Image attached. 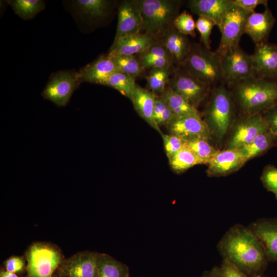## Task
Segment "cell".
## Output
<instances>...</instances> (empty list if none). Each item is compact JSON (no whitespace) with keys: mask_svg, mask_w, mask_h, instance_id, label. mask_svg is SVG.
<instances>
[{"mask_svg":"<svg viewBox=\"0 0 277 277\" xmlns=\"http://www.w3.org/2000/svg\"><path fill=\"white\" fill-rule=\"evenodd\" d=\"M217 249L223 259L249 277L262 274L269 262L261 242L248 227L241 224L230 228L219 242Z\"/></svg>","mask_w":277,"mask_h":277,"instance_id":"6da1fadb","label":"cell"},{"mask_svg":"<svg viewBox=\"0 0 277 277\" xmlns=\"http://www.w3.org/2000/svg\"><path fill=\"white\" fill-rule=\"evenodd\" d=\"M242 115L262 114L277 102V82L255 75L231 86Z\"/></svg>","mask_w":277,"mask_h":277,"instance_id":"7a4b0ae2","label":"cell"},{"mask_svg":"<svg viewBox=\"0 0 277 277\" xmlns=\"http://www.w3.org/2000/svg\"><path fill=\"white\" fill-rule=\"evenodd\" d=\"M225 85L222 83L211 90L203 112V120L212 136L219 142L229 132L235 119V105L230 90Z\"/></svg>","mask_w":277,"mask_h":277,"instance_id":"3957f363","label":"cell"},{"mask_svg":"<svg viewBox=\"0 0 277 277\" xmlns=\"http://www.w3.org/2000/svg\"><path fill=\"white\" fill-rule=\"evenodd\" d=\"M143 18L141 32L161 39L173 25L179 11L182 1L137 0Z\"/></svg>","mask_w":277,"mask_h":277,"instance_id":"277c9868","label":"cell"},{"mask_svg":"<svg viewBox=\"0 0 277 277\" xmlns=\"http://www.w3.org/2000/svg\"><path fill=\"white\" fill-rule=\"evenodd\" d=\"M181 66L211 87L224 83L220 56L202 44L191 43L187 57Z\"/></svg>","mask_w":277,"mask_h":277,"instance_id":"5b68a950","label":"cell"},{"mask_svg":"<svg viewBox=\"0 0 277 277\" xmlns=\"http://www.w3.org/2000/svg\"><path fill=\"white\" fill-rule=\"evenodd\" d=\"M26 259L29 277H52L63 261L60 250L45 243L32 244L26 252Z\"/></svg>","mask_w":277,"mask_h":277,"instance_id":"8992f818","label":"cell"},{"mask_svg":"<svg viewBox=\"0 0 277 277\" xmlns=\"http://www.w3.org/2000/svg\"><path fill=\"white\" fill-rule=\"evenodd\" d=\"M168 86L196 109L211 91V86L200 80L183 66L174 68Z\"/></svg>","mask_w":277,"mask_h":277,"instance_id":"52a82bcc","label":"cell"},{"mask_svg":"<svg viewBox=\"0 0 277 277\" xmlns=\"http://www.w3.org/2000/svg\"><path fill=\"white\" fill-rule=\"evenodd\" d=\"M224 83L231 87L256 75L251 55L238 45L220 56Z\"/></svg>","mask_w":277,"mask_h":277,"instance_id":"ba28073f","label":"cell"},{"mask_svg":"<svg viewBox=\"0 0 277 277\" xmlns=\"http://www.w3.org/2000/svg\"><path fill=\"white\" fill-rule=\"evenodd\" d=\"M230 130L225 149H239L269 129L262 114H256L242 115L235 118Z\"/></svg>","mask_w":277,"mask_h":277,"instance_id":"9c48e42d","label":"cell"},{"mask_svg":"<svg viewBox=\"0 0 277 277\" xmlns=\"http://www.w3.org/2000/svg\"><path fill=\"white\" fill-rule=\"evenodd\" d=\"M250 13L234 4L227 13L219 27L221 37L215 52L220 56L239 45L246 19Z\"/></svg>","mask_w":277,"mask_h":277,"instance_id":"30bf717a","label":"cell"},{"mask_svg":"<svg viewBox=\"0 0 277 277\" xmlns=\"http://www.w3.org/2000/svg\"><path fill=\"white\" fill-rule=\"evenodd\" d=\"M80 83L77 72L60 71L51 77L42 92V96L57 106H65Z\"/></svg>","mask_w":277,"mask_h":277,"instance_id":"8fae6325","label":"cell"},{"mask_svg":"<svg viewBox=\"0 0 277 277\" xmlns=\"http://www.w3.org/2000/svg\"><path fill=\"white\" fill-rule=\"evenodd\" d=\"M98 253L85 251L63 260L58 268L60 277H98Z\"/></svg>","mask_w":277,"mask_h":277,"instance_id":"7c38bea8","label":"cell"},{"mask_svg":"<svg viewBox=\"0 0 277 277\" xmlns=\"http://www.w3.org/2000/svg\"><path fill=\"white\" fill-rule=\"evenodd\" d=\"M142 26L143 18L137 0L122 1L118 7L117 29L111 47L124 37L141 32Z\"/></svg>","mask_w":277,"mask_h":277,"instance_id":"4fadbf2b","label":"cell"},{"mask_svg":"<svg viewBox=\"0 0 277 277\" xmlns=\"http://www.w3.org/2000/svg\"><path fill=\"white\" fill-rule=\"evenodd\" d=\"M247 162L240 149L217 150L207 164L210 177L227 176L241 169Z\"/></svg>","mask_w":277,"mask_h":277,"instance_id":"5bb4252c","label":"cell"},{"mask_svg":"<svg viewBox=\"0 0 277 277\" xmlns=\"http://www.w3.org/2000/svg\"><path fill=\"white\" fill-rule=\"evenodd\" d=\"M256 75L266 79H277V44L263 42L255 45L251 54Z\"/></svg>","mask_w":277,"mask_h":277,"instance_id":"9a60e30c","label":"cell"},{"mask_svg":"<svg viewBox=\"0 0 277 277\" xmlns=\"http://www.w3.org/2000/svg\"><path fill=\"white\" fill-rule=\"evenodd\" d=\"M167 127L170 134L179 136L184 141L212 137L207 125L200 114L174 118Z\"/></svg>","mask_w":277,"mask_h":277,"instance_id":"2e32d148","label":"cell"},{"mask_svg":"<svg viewBox=\"0 0 277 277\" xmlns=\"http://www.w3.org/2000/svg\"><path fill=\"white\" fill-rule=\"evenodd\" d=\"M275 23V17L267 7L262 12L254 11L248 15L244 33L247 34L255 45L267 42Z\"/></svg>","mask_w":277,"mask_h":277,"instance_id":"e0dca14e","label":"cell"},{"mask_svg":"<svg viewBox=\"0 0 277 277\" xmlns=\"http://www.w3.org/2000/svg\"><path fill=\"white\" fill-rule=\"evenodd\" d=\"M248 227L262 244L269 261H277V219H261Z\"/></svg>","mask_w":277,"mask_h":277,"instance_id":"ac0fdd59","label":"cell"},{"mask_svg":"<svg viewBox=\"0 0 277 277\" xmlns=\"http://www.w3.org/2000/svg\"><path fill=\"white\" fill-rule=\"evenodd\" d=\"M233 6L232 0H190L187 5L191 12L209 18L218 28Z\"/></svg>","mask_w":277,"mask_h":277,"instance_id":"d6986e66","label":"cell"},{"mask_svg":"<svg viewBox=\"0 0 277 277\" xmlns=\"http://www.w3.org/2000/svg\"><path fill=\"white\" fill-rule=\"evenodd\" d=\"M116 71L117 69L114 61L107 54L100 56L77 73L81 83L86 82L102 85L105 80Z\"/></svg>","mask_w":277,"mask_h":277,"instance_id":"ffe728a7","label":"cell"},{"mask_svg":"<svg viewBox=\"0 0 277 277\" xmlns=\"http://www.w3.org/2000/svg\"><path fill=\"white\" fill-rule=\"evenodd\" d=\"M158 39L153 35L143 32L130 35L121 39L108 54L111 56L138 54Z\"/></svg>","mask_w":277,"mask_h":277,"instance_id":"44dd1931","label":"cell"},{"mask_svg":"<svg viewBox=\"0 0 277 277\" xmlns=\"http://www.w3.org/2000/svg\"><path fill=\"white\" fill-rule=\"evenodd\" d=\"M156 95L147 88L136 84L131 101L138 115L161 134L162 132L153 117Z\"/></svg>","mask_w":277,"mask_h":277,"instance_id":"7402d4cb","label":"cell"},{"mask_svg":"<svg viewBox=\"0 0 277 277\" xmlns=\"http://www.w3.org/2000/svg\"><path fill=\"white\" fill-rule=\"evenodd\" d=\"M174 57L175 62L182 65L189 52L191 43L187 35L171 26L160 39Z\"/></svg>","mask_w":277,"mask_h":277,"instance_id":"603a6c76","label":"cell"},{"mask_svg":"<svg viewBox=\"0 0 277 277\" xmlns=\"http://www.w3.org/2000/svg\"><path fill=\"white\" fill-rule=\"evenodd\" d=\"M277 145V138L268 130L257 135L249 144L239 149L247 162L261 155Z\"/></svg>","mask_w":277,"mask_h":277,"instance_id":"cb8c5ba5","label":"cell"},{"mask_svg":"<svg viewBox=\"0 0 277 277\" xmlns=\"http://www.w3.org/2000/svg\"><path fill=\"white\" fill-rule=\"evenodd\" d=\"M160 96L167 103L174 118L200 114L196 108L191 105L183 96L172 90L168 85Z\"/></svg>","mask_w":277,"mask_h":277,"instance_id":"d4e9b609","label":"cell"},{"mask_svg":"<svg viewBox=\"0 0 277 277\" xmlns=\"http://www.w3.org/2000/svg\"><path fill=\"white\" fill-rule=\"evenodd\" d=\"M98 277H128V267L106 253H98L97 258Z\"/></svg>","mask_w":277,"mask_h":277,"instance_id":"484cf974","label":"cell"},{"mask_svg":"<svg viewBox=\"0 0 277 277\" xmlns=\"http://www.w3.org/2000/svg\"><path fill=\"white\" fill-rule=\"evenodd\" d=\"M74 3L81 13L89 18L101 20L109 14L112 2L108 0H77Z\"/></svg>","mask_w":277,"mask_h":277,"instance_id":"4316f807","label":"cell"},{"mask_svg":"<svg viewBox=\"0 0 277 277\" xmlns=\"http://www.w3.org/2000/svg\"><path fill=\"white\" fill-rule=\"evenodd\" d=\"M135 79L134 77L117 71L105 80L102 85L116 89L131 100L137 84Z\"/></svg>","mask_w":277,"mask_h":277,"instance_id":"83f0119b","label":"cell"},{"mask_svg":"<svg viewBox=\"0 0 277 277\" xmlns=\"http://www.w3.org/2000/svg\"><path fill=\"white\" fill-rule=\"evenodd\" d=\"M174 67L172 68H156L150 70L147 80L148 90L157 96L161 95L168 85Z\"/></svg>","mask_w":277,"mask_h":277,"instance_id":"f1b7e54d","label":"cell"},{"mask_svg":"<svg viewBox=\"0 0 277 277\" xmlns=\"http://www.w3.org/2000/svg\"><path fill=\"white\" fill-rule=\"evenodd\" d=\"M206 138H195L185 141V147L190 149L202 164H207L217 151Z\"/></svg>","mask_w":277,"mask_h":277,"instance_id":"f546056e","label":"cell"},{"mask_svg":"<svg viewBox=\"0 0 277 277\" xmlns=\"http://www.w3.org/2000/svg\"><path fill=\"white\" fill-rule=\"evenodd\" d=\"M8 3L15 12L24 19H31L43 10L45 3L42 0H12Z\"/></svg>","mask_w":277,"mask_h":277,"instance_id":"4dcf8cb0","label":"cell"},{"mask_svg":"<svg viewBox=\"0 0 277 277\" xmlns=\"http://www.w3.org/2000/svg\"><path fill=\"white\" fill-rule=\"evenodd\" d=\"M169 162L172 169L177 173L184 172L195 165L201 164L196 155L185 146L169 160Z\"/></svg>","mask_w":277,"mask_h":277,"instance_id":"1f68e13d","label":"cell"},{"mask_svg":"<svg viewBox=\"0 0 277 277\" xmlns=\"http://www.w3.org/2000/svg\"><path fill=\"white\" fill-rule=\"evenodd\" d=\"M111 56L114 61L118 71L135 78L144 71L145 68L136 55Z\"/></svg>","mask_w":277,"mask_h":277,"instance_id":"d6a6232c","label":"cell"},{"mask_svg":"<svg viewBox=\"0 0 277 277\" xmlns=\"http://www.w3.org/2000/svg\"><path fill=\"white\" fill-rule=\"evenodd\" d=\"M153 117L155 124L159 127L161 125L167 126L174 118L168 105L161 96H156Z\"/></svg>","mask_w":277,"mask_h":277,"instance_id":"836d02e7","label":"cell"},{"mask_svg":"<svg viewBox=\"0 0 277 277\" xmlns=\"http://www.w3.org/2000/svg\"><path fill=\"white\" fill-rule=\"evenodd\" d=\"M173 25L181 33L192 37L196 35L195 22L192 16L186 11L180 13L173 21Z\"/></svg>","mask_w":277,"mask_h":277,"instance_id":"e575fe53","label":"cell"},{"mask_svg":"<svg viewBox=\"0 0 277 277\" xmlns=\"http://www.w3.org/2000/svg\"><path fill=\"white\" fill-rule=\"evenodd\" d=\"M214 26L213 21L203 16H199L195 22V27L200 33L201 44L208 49H210V36Z\"/></svg>","mask_w":277,"mask_h":277,"instance_id":"d590c367","label":"cell"},{"mask_svg":"<svg viewBox=\"0 0 277 277\" xmlns=\"http://www.w3.org/2000/svg\"><path fill=\"white\" fill-rule=\"evenodd\" d=\"M260 179L265 189L272 192L277 200V167L271 164L266 165Z\"/></svg>","mask_w":277,"mask_h":277,"instance_id":"8d00e7d4","label":"cell"},{"mask_svg":"<svg viewBox=\"0 0 277 277\" xmlns=\"http://www.w3.org/2000/svg\"><path fill=\"white\" fill-rule=\"evenodd\" d=\"M164 149L169 160L185 146V141L179 136L172 134H161Z\"/></svg>","mask_w":277,"mask_h":277,"instance_id":"74e56055","label":"cell"},{"mask_svg":"<svg viewBox=\"0 0 277 277\" xmlns=\"http://www.w3.org/2000/svg\"><path fill=\"white\" fill-rule=\"evenodd\" d=\"M136 56L140 58L163 57L174 60L172 55L160 39L157 40L143 52L137 54Z\"/></svg>","mask_w":277,"mask_h":277,"instance_id":"f35d334b","label":"cell"},{"mask_svg":"<svg viewBox=\"0 0 277 277\" xmlns=\"http://www.w3.org/2000/svg\"><path fill=\"white\" fill-rule=\"evenodd\" d=\"M218 277H249L234 265L223 259L220 266H217Z\"/></svg>","mask_w":277,"mask_h":277,"instance_id":"ab89813d","label":"cell"},{"mask_svg":"<svg viewBox=\"0 0 277 277\" xmlns=\"http://www.w3.org/2000/svg\"><path fill=\"white\" fill-rule=\"evenodd\" d=\"M261 114L269 130L277 138V102Z\"/></svg>","mask_w":277,"mask_h":277,"instance_id":"60d3db41","label":"cell"},{"mask_svg":"<svg viewBox=\"0 0 277 277\" xmlns=\"http://www.w3.org/2000/svg\"><path fill=\"white\" fill-rule=\"evenodd\" d=\"M232 1L235 6L249 13L255 11V8L260 5H263L266 7H268L267 0H232Z\"/></svg>","mask_w":277,"mask_h":277,"instance_id":"b9f144b4","label":"cell"},{"mask_svg":"<svg viewBox=\"0 0 277 277\" xmlns=\"http://www.w3.org/2000/svg\"><path fill=\"white\" fill-rule=\"evenodd\" d=\"M6 270L13 272H19L24 270L25 261L21 256H12L7 260L5 263Z\"/></svg>","mask_w":277,"mask_h":277,"instance_id":"7bdbcfd3","label":"cell"},{"mask_svg":"<svg viewBox=\"0 0 277 277\" xmlns=\"http://www.w3.org/2000/svg\"><path fill=\"white\" fill-rule=\"evenodd\" d=\"M202 277H218L217 267L212 268L210 270L205 271Z\"/></svg>","mask_w":277,"mask_h":277,"instance_id":"ee69618b","label":"cell"},{"mask_svg":"<svg viewBox=\"0 0 277 277\" xmlns=\"http://www.w3.org/2000/svg\"><path fill=\"white\" fill-rule=\"evenodd\" d=\"M0 277H18L15 273L6 271H2L0 273Z\"/></svg>","mask_w":277,"mask_h":277,"instance_id":"f6af8a7d","label":"cell"},{"mask_svg":"<svg viewBox=\"0 0 277 277\" xmlns=\"http://www.w3.org/2000/svg\"><path fill=\"white\" fill-rule=\"evenodd\" d=\"M251 277H266V276H264L262 274H259V275H253V276H252Z\"/></svg>","mask_w":277,"mask_h":277,"instance_id":"bcb514c9","label":"cell"},{"mask_svg":"<svg viewBox=\"0 0 277 277\" xmlns=\"http://www.w3.org/2000/svg\"><path fill=\"white\" fill-rule=\"evenodd\" d=\"M52 277H60L58 274L56 275H54Z\"/></svg>","mask_w":277,"mask_h":277,"instance_id":"7dc6e473","label":"cell"},{"mask_svg":"<svg viewBox=\"0 0 277 277\" xmlns=\"http://www.w3.org/2000/svg\"><path fill=\"white\" fill-rule=\"evenodd\" d=\"M128 277H129V276H128Z\"/></svg>","mask_w":277,"mask_h":277,"instance_id":"c3c4849f","label":"cell"}]
</instances>
